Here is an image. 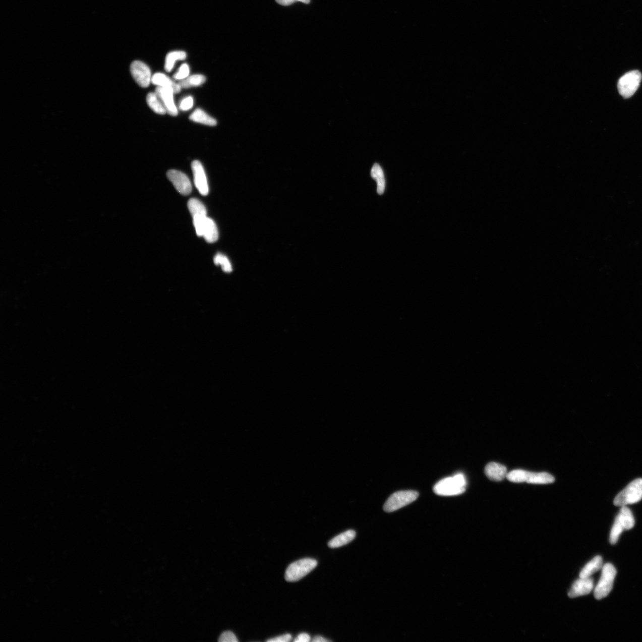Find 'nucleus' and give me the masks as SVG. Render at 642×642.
<instances>
[{"instance_id":"nucleus-1","label":"nucleus","mask_w":642,"mask_h":642,"mask_svg":"<svg viewBox=\"0 0 642 642\" xmlns=\"http://www.w3.org/2000/svg\"><path fill=\"white\" fill-rule=\"evenodd\" d=\"M466 485L465 476L463 474H457L437 482L434 487V492L441 496H454L463 494Z\"/></svg>"},{"instance_id":"nucleus-2","label":"nucleus","mask_w":642,"mask_h":642,"mask_svg":"<svg viewBox=\"0 0 642 642\" xmlns=\"http://www.w3.org/2000/svg\"><path fill=\"white\" fill-rule=\"evenodd\" d=\"M506 478L509 481L514 483L527 482L532 484H549L553 483L555 481L553 476L546 472L534 473L520 469L509 472Z\"/></svg>"},{"instance_id":"nucleus-3","label":"nucleus","mask_w":642,"mask_h":642,"mask_svg":"<svg viewBox=\"0 0 642 642\" xmlns=\"http://www.w3.org/2000/svg\"><path fill=\"white\" fill-rule=\"evenodd\" d=\"M642 499V479H637L628 484L614 500L615 506L623 507L638 503Z\"/></svg>"},{"instance_id":"nucleus-4","label":"nucleus","mask_w":642,"mask_h":642,"mask_svg":"<svg viewBox=\"0 0 642 642\" xmlns=\"http://www.w3.org/2000/svg\"><path fill=\"white\" fill-rule=\"evenodd\" d=\"M616 574L617 570L613 564L607 563L603 565L600 579L594 591V596L597 600H602L610 593Z\"/></svg>"},{"instance_id":"nucleus-5","label":"nucleus","mask_w":642,"mask_h":642,"mask_svg":"<svg viewBox=\"0 0 642 642\" xmlns=\"http://www.w3.org/2000/svg\"><path fill=\"white\" fill-rule=\"evenodd\" d=\"M317 561L312 558H304L291 563L287 567L285 574L287 581H298L304 577L317 567Z\"/></svg>"},{"instance_id":"nucleus-6","label":"nucleus","mask_w":642,"mask_h":642,"mask_svg":"<svg viewBox=\"0 0 642 642\" xmlns=\"http://www.w3.org/2000/svg\"><path fill=\"white\" fill-rule=\"evenodd\" d=\"M193 218L196 234L199 237H204L208 243L217 241L219 235L218 228L212 219L207 216H196Z\"/></svg>"},{"instance_id":"nucleus-7","label":"nucleus","mask_w":642,"mask_h":642,"mask_svg":"<svg viewBox=\"0 0 642 642\" xmlns=\"http://www.w3.org/2000/svg\"><path fill=\"white\" fill-rule=\"evenodd\" d=\"M419 496L415 491H401L395 492L388 498L384 504V510L387 513L397 511L398 509L413 503Z\"/></svg>"},{"instance_id":"nucleus-8","label":"nucleus","mask_w":642,"mask_h":642,"mask_svg":"<svg viewBox=\"0 0 642 642\" xmlns=\"http://www.w3.org/2000/svg\"><path fill=\"white\" fill-rule=\"evenodd\" d=\"M641 79L642 76L639 71H633L625 73L618 82L620 94L624 98L631 97L639 87Z\"/></svg>"},{"instance_id":"nucleus-9","label":"nucleus","mask_w":642,"mask_h":642,"mask_svg":"<svg viewBox=\"0 0 642 642\" xmlns=\"http://www.w3.org/2000/svg\"><path fill=\"white\" fill-rule=\"evenodd\" d=\"M132 77L142 88H147L151 82L152 76L150 69L144 62L135 61L131 65Z\"/></svg>"},{"instance_id":"nucleus-10","label":"nucleus","mask_w":642,"mask_h":642,"mask_svg":"<svg viewBox=\"0 0 642 642\" xmlns=\"http://www.w3.org/2000/svg\"><path fill=\"white\" fill-rule=\"evenodd\" d=\"M167 178L176 190L183 195H188L192 192V185L190 180L184 172L171 169L167 172Z\"/></svg>"},{"instance_id":"nucleus-11","label":"nucleus","mask_w":642,"mask_h":642,"mask_svg":"<svg viewBox=\"0 0 642 642\" xmlns=\"http://www.w3.org/2000/svg\"><path fill=\"white\" fill-rule=\"evenodd\" d=\"M192 169L196 188L201 195H207L209 193L208 181L201 162L197 160L193 161Z\"/></svg>"},{"instance_id":"nucleus-12","label":"nucleus","mask_w":642,"mask_h":642,"mask_svg":"<svg viewBox=\"0 0 642 642\" xmlns=\"http://www.w3.org/2000/svg\"><path fill=\"white\" fill-rule=\"evenodd\" d=\"M155 92L160 98L168 114L172 116L177 115L178 109L174 101V92L170 89L157 86Z\"/></svg>"},{"instance_id":"nucleus-13","label":"nucleus","mask_w":642,"mask_h":642,"mask_svg":"<svg viewBox=\"0 0 642 642\" xmlns=\"http://www.w3.org/2000/svg\"><path fill=\"white\" fill-rule=\"evenodd\" d=\"M594 588V580L591 577L580 578L572 585L568 597L571 598L587 595L591 592Z\"/></svg>"},{"instance_id":"nucleus-14","label":"nucleus","mask_w":642,"mask_h":642,"mask_svg":"<svg viewBox=\"0 0 642 642\" xmlns=\"http://www.w3.org/2000/svg\"><path fill=\"white\" fill-rule=\"evenodd\" d=\"M485 474L490 480L499 482L503 481L507 477V470L503 464L491 462L485 467Z\"/></svg>"},{"instance_id":"nucleus-15","label":"nucleus","mask_w":642,"mask_h":642,"mask_svg":"<svg viewBox=\"0 0 642 642\" xmlns=\"http://www.w3.org/2000/svg\"><path fill=\"white\" fill-rule=\"evenodd\" d=\"M151 83L156 86L170 89L174 94H178L181 91V86L179 83H176L164 73H157L152 76Z\"/></svg>"},{"instance_id":"nucleus-16","label":"nucleus","mask_w":642,"mask_h":642,"mask_svg":"<svg viewBox=\"0 0 642 642\" xmlns=\"http://www.w3.org/2000/svg\"><path fill=\"white\" fill-rule=\"evenodd\" d=\"M603 565V558L601 556L594 557L581 570L580 573V577H591L592 575L602 569Z\"/></svg>"},{"instance_id":"nucleus-17","label":"nucleus","mask_w":642,"mask_h":642,"mask_svg":"<svg viewBox=\"0 0 642 642\" xmlns=\"http://www.w3.org/2000/svg\"><path fill=\"white\" fill-rule=\"evenodd\" d=\"M356 532L353 530L345 531L335 537L328 542V546L332 548H338L350 543L354 540Z\"/></svg>"},{"instance_id":"nucleus-18","label":"nucleus","mask_w":642,"mask_h":642,"mask_svg":"<svg viewBox=\"0 0 642 642\" xmlns=\"http://www.w3.org/2000/svg\"><path fill=\"white\" fill-rule=\"evenodd\" d=\"M617 518L620 521L624 530H630L634 527V518L632 512L627 506L621 507Z\"/></svg>"},{"instance_id":"nucleus-19","label":"nucleus","mask_w":642,"mask_h":642,"mask_svg":"<svg viewBox=\"0 0 642 642\" xmlns=\"http://www.w3.org/2000/svg\"><path fill=\"white\" fill-rule=\"evenodd\" d=\"M191 121L209 126L217 125V121L201 109H196L189 117Z\"/></svg>"},{"instance_id":"nucleus-20","label":"nucleus","mask_w":642,"mask_h":642,"mask_svg":"<svg viewBox=\"0 0 642 642\" xmlns=\"http://www.w3.org/2000/svg\"><path fill=\"white\" fill-rule=\"evenodd\" d=\"M146 102L149 107L157 114L163 115L167 113L164 105L156 92L149 93L146 97Z\"/></svg>"},{"instance_id":"nucleus-21","label":"nucleus","mask_w":642,"mask_h":642,"mask_svg":"<svg viewBox=\"0 0 642 642\" xmlns=\"http://www.w3.org/2000/svg\"><path fill=\"white\" fill-rule=\"evenodd\" d=\"M186 53L182 51H175L169 52L166 56L164 68L166 72H170L176 62L184 61L186 59Z\"/></svg>"},{"instance_id":"nucleus-22","label":"nucleus","mask_w":642,"mask_h":642,"mask_svg":"<svg viewBox=\"0 0 642 642\" xmlns=\"http://www.w3.org/2000/svg\"><path fill=\"white\" fill-rule=\"evenodd\" d=\"M371 176L372 178L377 180L378 187L377 192L379 195L384 194L385 187V181L383 171L380 165L378 164H375L371 170Z\"/></svg>"},{"instance_id":"nucleus-23","label":"nucleus","mask_w":642,"mask_h":642,"mask_svg":"<svg viewBox=\"0 0 642 642\" xmlns=\"http://www.w3.org/2000/svg\"><path fill=\"white\" fill-rule=\"evenodd\" d=\"M206 81L205 76L202 75H195L188 76L187 78L179 81V84L182 88L196 87L204 84Z\"/></svg>"},{"instance_id":"nucleus-24","label":"nucleus","mask_w":642,"mask_h":642,"mask_svg":"<svg viewBox=\"0 0 642 642\" xmlns=\"http://www.w3.org/2000/svg\"><path fill=\"white\" fill-rule=\"evenodd\" d=\"M188 207L193 217H195V216L207 215V212L205 205L197 199H191L188 203Z\"/></svg>"},{"instance_id":"nucleus-25","label":"nucleus","mask_w":642,"mask_h":642,"mask_svg":"<svg viewBox=\"0 0 642 642\" xmlns=\"http://www.w3.org/2000/svg\"><path fill=\"white\" fill-rule=\"evenodd\" d=\"M624 531V529L623 527V526L621 524L620 521L618 520L617 517L615 518L613 528H612L610 536V542L611 544L615 545L617 543L620 535Z\"/></svg>"},{"instance_id":"nucleus-26","label":"nucleus","mask_w":642,"mask_h":642,"mask_svg":"<svg viewBox=\"0 0 642 642\" xmlns=\"http://www.w3.org/2000/svg\"><path fill=\"white\" fill-rule=\"evenodd\" d=\"M214 262L216 265H221L222 270L225 272H228H228H231L232 270L230 262L224 255L221 254L216 255L214 259Z\"/></svg>"},{"instance_id":"nucleus-27","label":"nucleus","mask_w":642,"mask_h":642,"mask_svg":"<svg viewBox=\"0 0 642 642\" xmlns=\"http://www.w3.org/2000/svg\"><path fill=\"white\" fill-rule=\"evenodd\" d=\"M189 73H190L189 66L186 63H184L180 67L178 72L173 76V78L176 81H181L182 80L187 78Z\"/></svg>"},{"instance_id":"nucleus-28","label":"nucleus","mask_w":642,"mask_h":642,"mask_svg":"<svg viewBox=\"0 0 642 642\" xmlns=\"http://www.w3.org/2000/svg\"><path fill=\"white\" fill-rule=\"evenodd\" d=\"M193 105H194V98L192 96H189L182 99L180 103L179 108L182 111H188L193 107Z\"/></svg>"},{"instance_id":"nucleus-29","label":"nucleus","mask_w":642,"mask_h":642,"mask_svg":"<svg viewBox=\"0 0 642 642\" xmlns=\"http://www.w3.org/2000/svg\"><path fill=\"white\" fill-rule=\"evenodd\" d=\"M218 641L220 642H238V639L234 633L230 631H227L221 634Z\"/></svg>"},{"instance_id":"nucleus-30","label":"nucleus","mask_w":642,"mask_h":642,"mask_svg":"<svg viewBox=\"0 0 642 642\" xmlns=\"http://www.w3.org/2000/svg\"><path fill=\"white\" fill-rule=\"evenodd\" d=\"M291 636L290 634H286L282 635L278 637L270 638L267 640L268 642H288L291 640Z\"/></svg>"},{"instance_id":"nucleus-31","label":"nucleus","mask_w":642,"mask_h":642,"mask_svg":"<svg viewBox=\"0 0 642 642\" xmlns=\"http://www.w3.org/2000/svg\"><path fill=\"white\" fill-rule=\"evenodd\" d=\"M311 640V637L307 633H303L299 634L294 640L295 642H308Z\"/></svg>"},{"instance_id":"nucleus-32","label":"nucleus","mask_w":642,"mask_h":642,"mask_svg":"<svg viewBox=\"0 0 642 642\" xmlns=\"http://www.w3.org/2000/svg\"><path fill=\"white\" fill-rule=\"evenodd\" d=\"M278 4L282 6H290L296 2V0H276Z\"/></svg>"},{"instance_id":"nucleus-33","label":"nucleus","mask_w":642,"mask_h":642,"mask_svg":"<svg viewBox=\"0 0 642 642\" xmlns=\"http://www.w3.org/2000/svg\"><path fill=\"white\" fill-rule=\"evenodd\" d=\"M312 641L313 642H328V641H331V640L326 639V638H325L324 637L320 636H317L314 637V638H313Z\"/></svg>"},{"instance_id":"nucleus-34","label":"nucleus","mask_w":642,"mask_h":642,"mask_svg":"<svg viewBox=\"0 0 642 642\" xmlns=\"http://www.w3.org/2000/svg\"><path fill=\"white\" fill-rule=\"evenodd\" d=\"M296 2H301L305 3V4H309L310 3V0H296Z\"/></svg>"}]
</instances>
